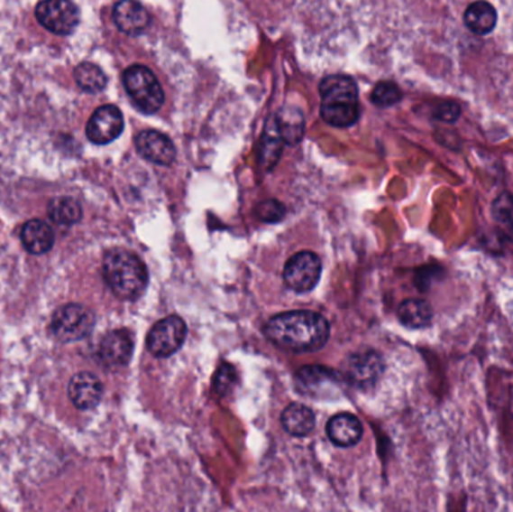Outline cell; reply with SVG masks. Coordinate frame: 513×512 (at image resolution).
<instances>
[{
	"mask_svg": "<svg viewBox=\"0 0 513 512\" xmlns=\"http://www.w3.org/2000/svg\"><path fill=\"white\" fill-rule=\"evenodd\" d=\"M264 332L275 346L284 350L316 352L327 343L331 326L320 312L298 310L272 317Z\"/></svg>",
	"mask_w": 513,
	"mask_h": 512,
	"instance_id": "cell-1",
	"label": "cell"
},
{
	"mask_svg": "<svg viewBox=\"0 0 513 512\" xmlns=\"http://www.w3.org/2000/svg\"><path fill=\"white\" fill-rule=\"evenodd\" d=\"M104 278L117 298L134 301L148 287V269L133 251L113 248L104 256Z\"/></svg>",
	"mask_w": 513,
	"mask_h": 512,
	"instance_id": "cell-2",
	"label": "cell"
},
{
	"mask_svg": "<svg viewBox=\"0 0 513 512\" xmlns=\"http://www.w3.org/2000/svg\"><path fill=\"white\" fill-rule=\"evenodd\" d=\"M322 117L329 126L347 128L361 116L356 83L352 77L329 76L320 83Z\"/></svg>",
	"mask_w": 513,
	"mask_h": 512,
	"instance_id": "cell-3",
	"label": "cell"
},
{
	"mask_svg": "<svg viewBox=\"0 0 513 512\" xmlns=\"http://www.w3.org/2000/svg\"><path fill=\"white\" fill-rule=\"evenodd\" d=\"M124 85L133 103L143 113L153 115L164 104V90L149 68L133 65L124 74Z\"/></svg>",
	"mask_w": 513,
	"mask_h": 512,
	"instance_id": "cell-4",
	"label": "cell"
},
{
	"mask_svg": "<svg viewBox=\"0 0 513 512\" xmlns=\"http://www.w3.org/2000/svg\"><path fill=\"white\" fill-rule=\"evenodd\" d=\"M95 314L80 303H67L54 312L50 330L62 343H74L89 337L94 330Z\"/></svg>",
	"mask_w": 513,
	"mask_h": 512,
	"instance_id": "cell-5",
	"label": "cell"
},
{
	"mask_svg": "<svg viewBox=\"0 0 513 512\" xmlns=\"http://www.w3.org/2000/svg\"><path fill=\"white\" fill-rule=\"evenodd\" d=\"M38 22L56 35H69L80 22V13L71 0H42L35 9Z\"/></svg>",
	"mask_w": 513,
	"mask_h": 512,
	"instance_id": "cell-6",
	"label": "cell"
},
{
	"mask_svg": "<svg viewBox=\"0 0 513 512\" xmlns=\"http://www.w3.org/2000/svg\"><path fill=\"white\" fill-rule=\"evenodd\" d=\"M322 275V260L311 251H300L284 267V281L299 293L313 290Z\"/></svg>",
	"mask_w": 513,
	"mask_h": 512,
	"instance_id": "cell-7",
	"label": "cell"
},
{
	"mask_svg": "<svg viewBox=\"0 0 513 512\" xmlns=\"http://www.w3.org/2000/svg\"><path fill=\"white\" fill-rule=\"evenodd\" d=\"M187 339V325L179 316L158 321L148 335L149 352L158 358H169L182 348Z\"/></svg>",
	"mask_w": 513,
	"mask_h": 512,
	"instance_id": "cell-8",
	"label": "cell"
},
{
	"mask_svg": "<svg viewBox=\"0 0 513 512\" xmlns=\"http://www.w3.org/2000/svg\"><path fill=\"white\" fill-rule=\"evenodd\" d=\"M383 371V358L374 350L354 353L345 362V377L362 389L374 386Z\"/></svg>",
	"mask_w": 513,
	"mask_h": 512,
	"instance_id": "cell-9",
	"label": "cell"
},
{
	"mask_svg": "<svg viewBox=\"0 0 513 512\" xmlns=\"http://www.w3.org/2000/svg\"><path fill=\"white\" fill-rule=\"evenodd\" d=\"M124 131V116L116 106H103L95 110L86 126V134L95 144H108Z\"/></svg>",
	"mask_w": 513,
	"mask_h": 512,
	"instance_id": "cell-10",
	"label": "cell"
},
{
	"mask_svg": "<svg viewBox=\"0 0 513 512\" xmlns=\"http://www.w3.org/2000/svg\"><path fill=\"white\" fill-rule=\"evenodd\" d=\"M343 376L336 371L329 370L326 367H304L298 373V385L304 394L317 398V396H329L340 387Z\"/></svg>",
	"mask_w": 513,
	"mask_h": 512,
	"instance_id": "cell-11",
	"label": "cell"
},
{
	"mask_svg": "<svg viewBox=\"0 0 513 512\" xmlns=\"http://www.w3.org/2000/svg\"><path fill=\"white\" fill-rule=\"evenodd\" d=\"M135 147L144 160L153 164L170 165L176 160V147L166 134L158 133L153 129L140 133L135 138Z\"/></svg>",
	"mask_w": 513,
	"mask_h": 512,
	"instance_id": "cell-12",
	"label": "cell"
},
{
	"mask_svg": "<svg viewBox=\"0 0 513 512\" xmlns=\"http://www.w3.org/2000/svg\"><path fill=\"white\" fill-rule=\"evenodd\" d=\"M134 353V340L125 330H116L104 335L99 343V359L107 367H125Z\"/></svg>",
	"mask_w": 513,
	"mask_h": 512,
	"instance_id": "cell-13",
	"label": "cell"
},
{
	"mask_svg": "<svg viewBox=\"0 0 513 512\" xmlns=\"http://www.w3.org/2000/svg\"><path fill=\"white\" fill-rule=\"evenodd\" d=\"M104 387L101 380L92 373L81 371L72 376L68 385V396L77 409L89 410L98 405L103 398Z\"/></svg>",
	"mask_w": 513,
	"mask_h": 512,
	"instance_id": "cell-14",
	"label": "cell"
},
{
	"mask_svg": "<svg viewBox=\"0 0 513 512\" xmlns=\"http://www.w3.org/2000/svg\"><path fill=\"white\" fill-rule=\"evenodd\" d=\"M113 20L119 31L131 36L143 33L151 23L146 8L135 0H119L113 9Z\"/></svg>",
	"mask_w": 513,
	"mask_h": 512,
	"instance_id": "cell-15",
	"label": "cell"
},
{
	"mask_svg": "<svg viewBox=\"0 0 513 512\" xmlns=\"http://www.w3.org/2000/svg\"><path fill=\"white\" fill-rule=\"evenodd\" d=\"M326 433L336 446L348 448L361 441L363 427L354 414H338L332 416L331 421L327 423Z\"/></svg>",
	"mask_w": 513,
	"mask_h": 512,
	"instance_id": "cell-16",
	"label": "cell"
},
{
	"mask_svg": "<svg viewBox=\"0 0 513 512\" xmlns=\"http://www.w3.org/2000/svg\"><path fill=\"white\" fill-rule=\"evenodd\" d=\"M22 244L31 255H45L54 246L53 228L42 219H31L23 226Z\"/></svg>",
	"mask_w": 513,
	"mask_h": 512,
	"instance_id": "cell-17",
	"label": "cell"
},
{
	"mask_svg": "<svg viewBox=\"0 0 513 512\" xmlns=\"http://www.w3.org/2000/svg\"><path fill=\"white\" fill-rule=\"evenodd\" d=\"M282 427L289 434L296 437L308 436L316 427L313 410L299 403L289 405L281 416Z\"/></svg>",
	"mask_w": 513,
	"mask_h": 512,
	"instance_id": "cell-18",
	"label": "cell"
},
{
	"mask_svg": "<svg viewBox=\"0 0 513 512\" xmlns=\"http://www.w3.org/2000/svg\"><path fill=\"white\" fill-rule=\"evenodd\" d=\"M465 26L476 35H487L497 24V11L488 2H474L464 14Z\"/></svg>",
	"mask_w": 513,
	"mask_h": 512,
	"instance_id": "cell-19",
	"label": "cell"
},
{
	"mask_svg": "<svg viewBox=\"0 0 513 512\" xmlns=\"http://www.w3.org/2000/svg\"><path fill=\"white\" fill-rule=\"evenodd\" d=\"M398 317L410 330H424L433 321V308L422 299H407L398 308Z\"/></svg>",
	"mask_w": 513,
	"mask_h": 512,
	"instance_id": "cell-20",
	"label": "cell"
},
{
	"mask_svg": "<svg viewBox=\"0 0 513 512\" xmlns=\"http://www.w3.org/2000/svg\"><path fill=\"white\" fill-rule=\"evenodd\" d=\"M275 124H277L279 137L287 144H296L304 137V115L298 108H282L281 112L278 113Z\"/></svg>",
	"mask_w": 513,
	"mask_h": 512,
	"instance_id": "cell-21",
	"label": "cell"
},
{
	"mask_svg": "<svg viewBox=\"0 0 513 512\" xmlns=\"http://www.w3.org/2000/svg\"><path fill=\"white\" fill-rule=\"evenodd\" d=\"M74 79L81 90L87 94H98L107 86V77L95 63L83 62L76 68Z\"/></svg>",
	"mask_w": 513,
	"mask_h": 512,
	"instance_id": "cell-22",
	"label": "cell"
},
{
	"mask_svg": "<svg viewBox=\"0 0 513 512\" xmlns=\"http://www.w3.org/2000/svg\"><path fill=\"white\" fill-rule=\"evenodd\" d=\"M81 208L78 201L71 197H59L50 201L49 217L53 223L60 226H72L81 219Z\"/></svg>",
	"mask_w": 513,
	"mask_h": 512,
	"instance_id": "cell-23",
	"label": "cell"
},
{
	"mask_svg": "<svg viewBox=\"0 0 513 512\" xmlns=\"http://www.w3.org/2000/svg\"><path fill=\"white\" fill-rule=\"evenodd\" d=\"M401 98V90L392 81H381L371 94V101L379 107H390L393 104L399 103Z\"/></svg>",
	"mask_w": 513,
	"mask_h": 512,
	"instance_id": "cell-24",
	"label": "cell"
},
{
	"mask_svg": "<svg viewBox=\"0 0 513 512\" xmlns=\"http://www.w3.org/2000/svg\"><path fill=\"white\" fill-rule=\"evenodd\" d=\"M255 214L264 223H278L286 215V206L278 200H264L255 208Z\"/></svg>",
	"mask_w": 513,
	"mask_h": 512,
	"instance_id": "cell-25",
	"label": "cell"
},
{
	"mask_svg": "<svg viewBox=\"0 0 513 512\" xmlns=\"http://www.w3.org/2000/svg\"><path fill=\"white\" fill-rule=\"evenodd\" d=\"M282 143L278 138L272 135H266L261 142V149H260V158H261V164L266 169H272L273 165L277 164L279 156L282 154Z\"/></svg>",
	"mask_w": 513,
	"mask_h": 512,
	"instance_id": "cell-26",
	"label": "cell"
},
{
	"mask_svg": "<svg viewBox=\"0 0 513 512\" xmlns=\"http://www.w3.org/2000/svg\"><path fill=\"white\" fill-rule=\"evenodd\" d=\"M234 370H233L232 367L230 366H223L219 368L218 376H216V391L219 394H227L230 389L233 387V384H234Z\"/></svg>",
	"mask_w": 513,
	"mask_h": 512,
	"instance_id": "cell-27",
	"label": "cell"
},
{
	"mask_svg": "<svg viewBox=\"0 0 513 512\" xmlns=\"http://www.w3.org/2000/svg\"><path fill=\"white\" fill-rule=\"evenodd\" d=\"M460 115V107L455 103L440 104L437 110H435V117H437L438 121L447 122V124L458 121Z\"/></svg>",
	"mask_w": 513,
	"mask_h": 512,
	"instance_id": "cell-28",
	"label": "cell"
}]
</instances>
